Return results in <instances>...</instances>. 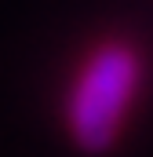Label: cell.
I'll use <instances>...</instances> for the list:
<instances>
[{
    "instance_id": "1",
    "label": "cell",
    "mask_w": 153,
    "mask_h": 157,
    "mask_svg": "<svg viewBox=\"0 0 153 157\" xmlns=\"http://www.w3.org/2000/svg\"><path fill=\"white\" fill-rule=\"evenodd\" d=\"M139 55L128 44H102L80 70L73 84L66 121H69V135L80 150L88 154H102L106 146H113L120 121L128 113L135 88H139Z\"/></svg>"
}]
</instances>
